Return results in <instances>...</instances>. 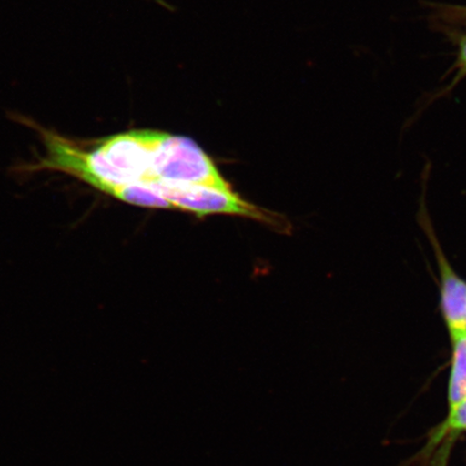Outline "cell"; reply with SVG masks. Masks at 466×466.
Masks as SVG:
<instances>
[{
    "instance_id": "cell-5",
    "label": "cell",
    "mask_w": 466,
    "mask_h": 466,
    "mask_svg": "<svg viewBox=\"0 0 466 466\" xmlns=\"http://www.w3.org/2000/svg\"><path fill=\"white\" fill-rule=\"evenodd\" d=\"M116 199L149 208H175L170 201L149 185L137 184L120 189L114 196Z\"/></svg>"
},
{
    "instance_id": "cell-4",
    "label": "cell",
    "mask_w": 466,
    "mask_h": 466,
    "mask_svg": "<svg viewBox=\"0 0 466 466\" xmlns=\"http://www.w3.org/2000/svg\"><path fill=\"white\" fill-rule=\"evenodd\" d=\"M452 372L450 384L451 410L466 399V330L453 331Z\"/></svg>"
},
{
    "instance_id": "cell-3",
    "label": "cell",
    "mask_w": 466,
    "mask_h": 466,
    "mask_svg": "<svg viewBox=\"0 0 466 466\" xmlns=\"http://www.w3.org/2000/svg\"><path fill=\"white\" fill-rule=\"evenodd\" d=\"M433 238L441 271V302L451 333L466 330V283L453 272Z\"/></svg>"
},
{
    "instance_id": "cell-7",
    "label": "cell",
    "mask_w": 466,
    "mask_h": 466,
    "mask_svg": "<svg viewBox=\"0 0 466 466\" xmlns=\"http://www.w3.org/2000/svg\"><path fill=\"white\" fill-rule=\"evenodd\" d=\"M435 16L437 20L444 22L446 25H466L465 5H436Z\"/></svg>"
},
{
    "instance_id": "cell-1",
    "label": "cell",
    "mask_w": 466,
    "mask_h": 466,
    "mask_svg": "<svg viewBox=\"0 0 466 466\" xmlns=\"http://www.w3.org/2000/svg\"><path fill=\"white\" fill-rule=\"evenodd\" d=\"M163 182L231 189L214 162L192 139L154 131L147 185Z\"/></svg>"
},
{
    "instance_id": "cell-8",
    "label": "cell",
    "mask_w": 466,
    "mask_h": 466,
    "mask_svg": "<svg viewBox=\"0 0 466 466\" xmlns=\"http://www.w3.org/2000/svg\"><path fill=\"white\" fill-rule=\"evenodd\" d=\"M446 428L458 431L466 429V399L451 410L450 420H448Z\"/></svg>"
},
{
    "instance_id": "cell-2",
    "label": "cell",
    "mask_w": 466,
    "mask_h": 466,
    "mask_svg": "<svg viewBox=\"0 0 466 466\" xmlns=\"http://www.w3.org/2000/svg\"><path fill=\"white\" fill-rule=\"evenodd\" d=\"M158 190L175 208L204 217L207 214H237L260 220H269L258 208L250 206L231 189L223 190L197 185H174L163 182L147 184Z\"/></svg>"
},
{
    "instance_id": "cell-6",
    "label": "cell",
    "mask_w": 466,
    "mask_h": 466,
    "mask_svg": "<svg viewBox=\"0 0 466 466\" xmlns=\"http://www.w3.org/2000/svg\"><path fill=\"white\" fill-rule=\"evenodd\" d=\"M456 40L458 45L457 60L454 62L450 71L451 73L456 72V75H454L451 83L448 85L446 89L441 91L439 96H444L446 93L451 92L453 87H456L460 81L466 78V34L460 35V36L456 35Z\"/></svg>"
}]
</instances>
